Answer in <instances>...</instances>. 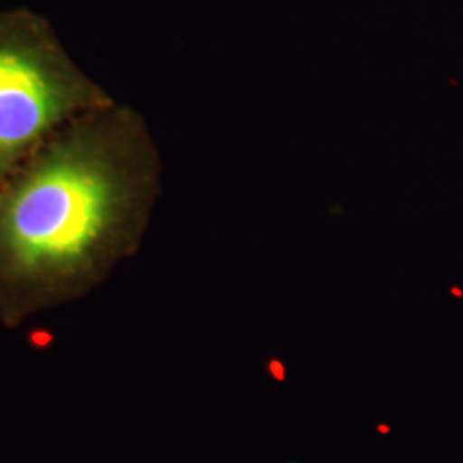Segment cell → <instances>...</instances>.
I'll list each match as a JSON object with an SVG mask.
<instances>
[{"label":"cell","mask_w":463,"mask_h":463,"mask_svg":"<svg viewBox=\"0 0 463 463\" xmlns=\"http://www.w3.org/2000/svg\"><path fill=\"white\" fill-rule=\"evenodd\" d=\"M160 170L143 117L117 101L52 136L0 184V311L99 280L146 229Z\"/></svg>","instance_id":"1"},{"label":"cell","mask_w":463,"mask_h":463,"mask_svg":"<svg viewBox=\"0 0 463 463\" xmlns=\"http://www.w3.org/2000/svg\"><path fill=\"white\" fill-rule=\"evenodd\" d=\"M114 101L43 17L0 11V184L52 136Z\"/></svg>","instance_id":"2"}]
</instances>
